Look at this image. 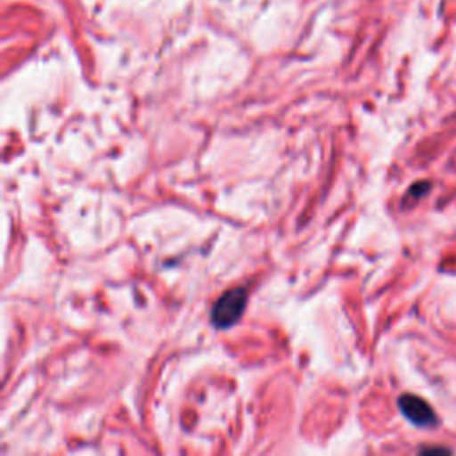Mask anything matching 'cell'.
Returning a JSON list of instances; mask_svg holds the SVG:
<instances>
[{"instance_id": "obj_1", "label": "cell", "mask_w": 456, "mask_h": 456, "mask_svg": "<svg viewBox=\"0 0 456 456\" xmlns=\"http://www.w3.org/2000/svg\"><path fill=\"white\" fill-rule=\"evenodd\" d=\"M246 301H248V292L242 287H235L221 294V297L212 306V314H210L212 324L219 330L230 328L232 324H235L246 308Z\"/></svg>"}, {"instance_id": "obj_2", "label": "cell", "mask_w": 456, "mask_h": 456, "mask_svg": "<svg viewBox=\"0 0 456 456\" xmlns=\"http://www.w3.org/2000/svg\"><path fill=\"white\" fill-rule=\"evenodd\" d=\"M397 404H399L403 415L419 428H433L438 424V419H436L433 408L419 395L403 394L399 397Z\"/></svg>"}]
</instances>
